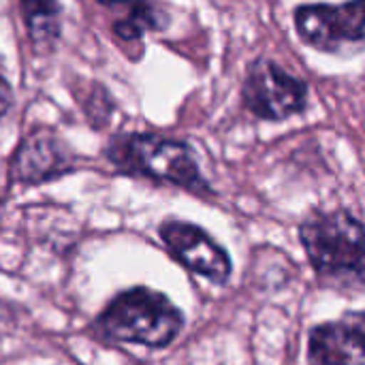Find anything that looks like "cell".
I'll return each mask as SVG.
<instances>
[{
	"label": "cell",
	"mask_w": 365,
	"mask_h": 365,
	"mask_svg": "<svg viewBox=\"0 0 365 365\" xmlns=\"http://www.w3.org/2000/svg\"><path fill=\"white\" fill-rule=\"evenodd\" d=\"M182 325L184 314L163 293L145 287L118 293L96 319V331L103 338L150 349L169 346Z\"/></svg>",
	"instance_id": "cell-1"
},
{
	"label": "cell",
	"mask_w": 365,
	"mask_h": 365,
	"mask_svg": "<svg viewBox=\"0 0 365 365\" xmlns=\"http://www.w3.org/2000/svg\"><path fill=\"white\" fill-rule=\"evenodd\" d=\"M107 158L130 175H143L192 192L210 190L188 143L171 137L150 133L115 135L107 145Z\"/></svg>",
	"instance_id": "cell-2"
},
{
	"label": "cell",
	"mask_w": 365,
	"mask_h": 365,
	"mask_svg": "<svg viewBox=\"0 0 365 365\" xmlns=\"http://www.w3.org/2000/svg\"><path fill=\"white\" fill-rule=\"evenodd\" d=\"M312 267L344 284L364 287V225L346 210L314 212L299 227Z\"/></svg>",
	"instance_id": "cell-3"
},
{
	"label": "cell",
	"mask_w": 365,
	"mask_h": 365,
	"mask_svg": "<svg viewBox=\"0 0 365 365\" xmlns=\"http://www.w3.org/2000/svg\"><path fill=\"white\" fill-rule=\"evenodd\" d=\"M244 105L263 120H284L304 111L308 86L272 60H257L244 81Z\"/></svg>",
	"instance_id": "cell-4"
},
{
	"label": "cell",
	"mask_w": 365,
	"mask_h": 365,
	"mask_svg": "<svg viewBox=\"0 0 365 365\" xmlns=\"http://www.w3.org/2000/svg\"><path fill=\"white\" fill-rule=\"evenodd\" d=\"M364 2L353 4H304L295 11L299 36L323 51L364 41Z\"/></svg>",
	"instance_id": "cell-5"
},
{
	"label": "cell",
	"mask_w": 365,
	"mask_h": 365,
	"mask_svg": "<svg viewBox=\"0 0 365 365\" xmlns=\"http://www.w3.org/2000/svg\"><path fill=\"white\" fill-rule=\"evenodd\" d=\"M158 233L184 267L216 284H225L229 280L231 259L227 250L218 246L201 227L182 220H167L160 225Z\"/></svg>",
	"instance_id": "cell-6"
},
{
	"label": "cell",
	"mask_w": 365,
	"mask_h": 365,
	"mask_svg": "<svg viewBox=\"0 0 365 365\" xmlns=\"http://www.w3.org/2000/svg\"><path fill=\"white\" fill-rule=\"evenodd\" d=\"M364 312H353L336 323L310 331V365H365Z\"/></svg>",
	"instance_id": "cell-7"
},
{
	"label": "cell",
	"mask_w": 365,
	"mask_h": 365,
	"mask_svg": "<svg viewBox=\"0 0 365 365\" xmlns=\"http://www.w3.org/2000/svg\"><path fill=\"white\" fill-rule=\"evenodd\" d=\"M71 167V154L58 137L49 133H34L17 150L13 175L24 184H38L66 173Z\"/></svg>",
	"instance_id": "cell-8"
},
{
	"label": "cell",
	"mask_w": 365,
	"mask_h": 365,
	"mask_svg": "<svg viewBox=\"0 0 365 365\" xmlns=\"http://www.w3.org/2000/svg\"><path fill=\"white\" fill-rule=\"evenodd\" d=\"M21 11L34 45L38 49L53 45L60 36V6L56 2H24Z\"/></svg>",
	"instance_id": "cell-9"
},
{
	"label": "cell",
	"mask_w": 365,
	"mask_h": 365,
	"mask_svg": "<svg viewBox=\"0 0 365 365\" xmlns=\"http://www.w3.org/2000/svg\"><path fill=\"white\" fill-rule=\"evenodd\" d=\"M128 15L113 24V30L124 41H139L148 30H160L167 24V15L156 4H128Z\"/></svg>",
	"instance_id": "cell-10"
},
{
	"label": "cell",
	"mask_w": 365,
	"mask_h": 365,
	"mask_svg": "<svg viewBox=\"0 0 365 365\" xmlns=\"http://www.w3.org/2000/svg\"><path fill=\"white\" fill-rule=\"evenodd\" d=\"M11 101H13V94H11V88H9V83H6V79L0 75V115L9 109V105H11Z\"/></svg>",
	"instance_id": "cell-11"
}]
</instances>
